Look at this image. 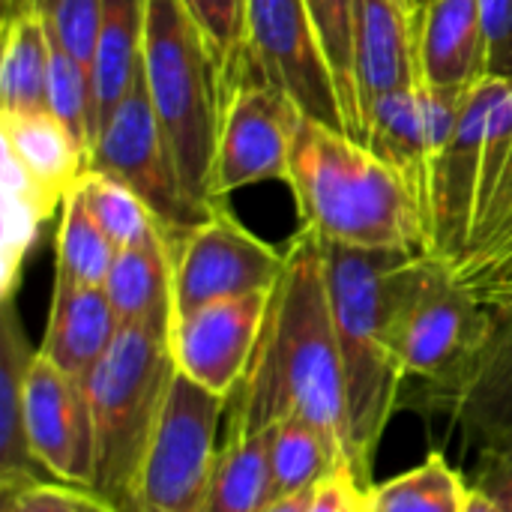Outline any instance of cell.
<instances>
[{"mask_svg": "<svg viewBox=\"0 0 512 512\" xmlns=\"http://www.w3.org/2000/svg\"><path fill=\"white\" fill-rule=\"evenodd\" d=\"M462 512H501L480 489H474L471 486V492H468V501H465V510Z\"/></svg>", "mask_w": 512, "mask_h": 512, "instance_id": "obj_40", "label": "cell"}, {"mask_svg": "<svg viewBox=\"0 0 512 512\" xmlns=\"http://www.w3.org/2000/svg\"><path fill=\"white\" fill-rule=\"evenodd\" d=\"M402 3H405V6H411V3H408V0H402Z\"/></svg>", "mask_w": 512, "mask_h": 512, "instance_id": "obj_43", "label": "cell"}, {"mask_svg": "<svg viewBox=\"0 0 512 512\" xmlns=\"http://www.w3.org/2000/svg\"><path fill=\"white\" fill-rule=\"evenodd\" d=\"M3 512H78V501L72 486L42 480L3 489Z\"/></svg>", "mask_w": 512, "mask_h": 512, "instance_id": "obj_34", "label": "cell"}, {"mask_svg": "<svg viewBox=\"0 0 512 512\" xmlns=\"http://www.w3.org/2000/svg\"><path fill=\"white\" fill-rule=\"evenodd\" d=\"M297 417L333 450L348 453V393L330 309L324 240L300 228L285 249V270L270 294L249 372L228 399L225 438H246Z\"/></svg>", "mask_w": 512, "mask_h": 512, "instance_id": "obj_1", "label": "cell"}, {"mask_svg": "<svg viewBox=\"0 0 512 512\" xmlns=\"http://www.w3.org/2000/svg\"><path fill=\"white\" fill-rule=\"evenodd\" d=\"M465 96L468 90L453 93L426 84H411L381 96L366 111L360 144H366L393 171L405 177V183L420 198L423 210L435 159L459 123Z\"/></svg>", "mask_w": 512, "mask_h": 512, "instance_id": "obj_15", "label": "cell"}, {"mask_svg": "<svg viewBox=\"0 0 512 512\" xmlns=\"http://www.w3.org/2000/svg\"><path fill=\"white\" fill-rule=\"evenodd\" d=\"M90 168L111 174L114 180L126 183L138 198H144V204L168 231L171 246H177L186 231L198 228L219 210L198 204L186 192L168 141L159 129L144 69H138L126 96L102 120L90 147Z\"/></svg>", "mask_w": 512, "mask_h": 512, "instance_id": "obj_9", "label": "cell"}, {"mask_svg": "<svg viewBox=\"0 0 512 512\" xmlns=\"http://www.w3.org/2000/svg\"><path fill=\"white\" fill-rule=\"evenodd\" d=\"M39 348L30 345L15 297L0 312V489L42 483L48 474L30 453L24 429V384Z\"/></svg>", "mask_w": 512, "mask_h": 512, "instance_id": "obj_22", "label": "cell"}, {"mask_svg": "<svg viewBox=\"0 0 512 512\" xmlns=\"http://www.w3.org/2000/svg\"><path fill=\"white\" fill-rule=\"evenodd\" d=\"M120 321L105 288L54 276L51 309L39 354L75 381H87L111 348Z\"/></svg>", "mask_w": 512, "mask_h": 512, "instance_id": "obj_20", "label": "cell"}, {"mask_svg": "<svg viewBox=\"0 0 512 512\" xmlns=\"http://www.w3.org/2000/svg\"><path fill=\"white\" fill-rule=\"evenodd\" d=\"M36 3L45 12L54 42L90 69L99 39L102 0H36Z\"/></svg>", "mask_w": 512, "mask_h": 512, "instance_id": "obj_32", "label": "cell"}, {"mask_svg": "<svg viewBox=\"0 0 512 512\" xmlns=\"http://www.w3.org/2000/svg\"><path fill=\"white\" fill-rule=\"evenodd\" d=\"M480 453H489V456H498V459H507L512 462V423L498 429L489 441H483Z\"/></svg>", "mask_w": 512, "mask_h": 512, "instance_id": "obj_37", "label": "cell"}, {"mask_svg": "<svg viewBox=\"0 0 512 512\" xmlns=\"http://www.w3.org/2000/svg\"><path fill=\"white\" fill-rule=\"evenodd\" d=\"M306 512H369V489L351 471H336L315 486Z\"/></svg>", "mask_w": 512, "mask_h": 512, "instance_id": "obj_35", "label": "cell"}, {"mask_svg": "<svg viewBox=\"0 0 512 512\" xmlns=\"http://www.w3.org/2000/svg\"><path fill=\"white\" fill-rule=\"evenodd\" d=\"M420 84L465 93L489 78L480 0H429L414 6Z\"/></svg>", "mask_w": 512, "mask_h": 512, "instance_id": "obj_18", "label": "cell"}, {"mask_svg": "<svg viewBox=\"0 0 512 512\" xmlns=\"http://www.w3.org/2000/svg\"><path fill=\"white\" fill-rule=\"evenodd\" d=\"M486 309L492 312L489 336L471 363L444 387L411 393L414 399L402 402V408L447 417L462 441L477 450L512 423V276L489 297Z\"/></svg>", "mask_w": 512, "mask_h": 512, "instance_id": "obj_14", "label": "cell"}, {"mask_svg": "<svg viewBox=\"0 0 512 512\" xmlns=\"http://www.w3.org/2000/svg\"><path fill=\"white\" fill-rule=\"evenodd\" d=\"M426 255L402 249H354L324 243L327 291L348 393L351 474L372 489V468L390 417L408 384L402 366V318Z\"/></svg>", "mask_w": 512, "mask_h": 512, "instance_id": "obj_2", "label": "cell"}, {"mask_svg": "<svg viewBox=\"0 0 512 512\" xmlns=\"http://www.w3.org/2000/svg\"><path fill=\"white\" fill-rule=\"evenodd\" d=\"M81 192L99 228L114 243V249H129V246L150 243L156 237H168V231L162 228L156 213L144 204V198H138L126 183L114 180L111 174L87 168L81 177Z\"/></svg>", "mask_w": 512, "mask_h": 512, "instance_id": "obj_30", "label": "cell"}, {"mask_svg": "<svg viewBox=\"0 0 512 512\" xmlns=\"http://www.w3.org/2000/svg\"><path fill=\"white\" fill-rule=\"evenodd\" d=\"M492 312L453 276V270L426 255L420 282L402 318V366L417 381L411 393L438 390L453 381L489 336Z\"/></svg>", "mask_w": 512, "mask_h": 512, "instance_id": "obj_10", "label": "cell"}, {"mask_svg": "<svg viewBox=\"0 0 512 512\" xmlns=\"http://www.w3.org/2000/svg\"><path fill=\"white\" fill-rule=\"evenodd\" d=\"M354 72L363 120L369 105L381 96L420 84L411 6H405L402 0H360Z\"/></svg>", "mask_w": 512, "mask_h": 512, "instance_id": "obj_19", "label": "cell"}, {"mask_svg": "<svg viewBox=\"0 0 512 512\" xmlns=\"http://www.w3.org/2000/svg\"><path fill=\"white\" fill-rule=\"evenodd\" d=\"M306 6H309L321 51L327 57V66L339 90L348 135L363 141V114H360V96H357V72H354L360 0H306Z\"/></svg>", "mask_w": 512, "mask_h": 512, "instance_id": "obj_29", "label": "cell"}, {"mask_svg": "<svg viewBox=\"0 0 512 512\" xmlns=\"http://www.w3.org/2000/svg\"><path fill=\"white\" fill-rule=\"evenodd\" d=\"M486 45H489V78L512 84V0H480Z\"/></svg>", "mask_w": 512, "mask_h": 512, "instance_id": "obj_33", "label": "cell"}, {"mask_svg": "<svg viewBox=\"0 0 512 512\" xmlns=\"http://www.w3.org/2000/svg\"><path fill=\"white\" fill-rule=\"evenodd\" d=\"M510 273H512V261L507 264V267H504V270H501V273H498V276H495V279H492V282H489V285H486V288H483V291H480V294H477V300L486 306V300H489V297H492V294H495V291L504 285V279H507Z\"/></svg>", "mask_w": 512, "mask_h": 512, "instance_id": "obj_41", "label": "cell"}, {"mask_svg": "<svg viewBox=\"0 0 512 512\" xmlns=\"http://www.w3.org/2000/svg\"><path fill=\"white\" fill-rule=\"evenodd\" d=\"M408 3H411V9H414V6H423V3H429V0H408Z\"/></svg>", "mask_w": 512, "mask_h": 512, "instance_id": "obj_42", "label": "cell"}, {"mask_svg": "<svg viewBox=\"0 0 512 512\" xmlns=\"http://www.w3.org/2000/svg\"><path fill=\"white\" fill-rule=\"evenodd\" d=\"M207 39L228 90L237 78L255 75L246 54V0H180Z\"/></svg>", "mask_w": 512, "mask_h": 512, "instance_id": "obj_31", "label": "cell"}, {"mask_svg": "<svg viewBox=\"0 0 512 512\" xmlns=\"http://www.w3.org/2000/svg\"><path fill=\"white\" fill-rule=\"evenodd\" d=\"M117 249L108 240V234L99 228L96 216L90 213L81 180L66 195L60 207V225H57V279H69L78 285H105V276L111 270Z\"/></svg>", "mask_w": 512, "mask_h": 512, "instance_id": "obj_28", "label": "cell"}, {"mask_svg": "<svg viewBox=\"0 0 512 512\" xmlns=\"http://www.w3.org/2000/svg\"><path fill=\"white\" fill-rule=\"evenodd\" d=\"M75 501H78V512H117L108 501L96 498L87 489H75Z\"/></svg>", "mask_w": 512, "mask_h": 512, "instance_id": "obj_39", "label": "cell"}, {"mask_svg": "<svg viewBox=\"0 0 512 512\" xmlns=\"http://www.w3.org/2000/svg\"><path fill=\"white\" fill-rule=\"evenodd\" d=\"M273 501L270 429L222 438L210 483V512H261Z\"/></svg>", "mask_w": 512, "mask_h": 512, "instance_id": "obj_25", "label": "cell"}, {"mask_svg": "<svg viewBox=\"0 0 512 512\" xmlns=\"http://www.w3.org/2000/svg\"><path fill=\"white\" fill-rule=\"evenodd\" d=\"M429 255L474 297L512 261V84L483 78L435 159L426 195Z\"/></svg>", "mask_w": 512, "mask_h": 512, "instance_id": "obj_3", "label": "cell"}, {"mask_svg": "<svg viewBox=\"0 0 512 512\" xmlns=\"http://www.w3.org/2000/svg\"><path fill=\"white\" fill-rule=\"evenodd\" d=\"M300 105L276 84L243 75L231 84L213 159V201L267 180H288V162L300 129Z\"/></svg>", "mask_w": 512, "mask_h": 512, "instance_id": "obj_11", "label": "cell"}, {"mask_svg": "<svg viewBox=\"0 0 512 512\" xmlns=\"http://www.w3.org/2000/svg\"><path fill=\"white\" fill-rule=\"evenodd\" d=\"M51 27L36 0H6L0 33V111L48 108Z\"/></svg>", "mask_w": 512, "mask_h": 512, "instance_id": "obj_23", "label": "cell"}, {"mask_svg": "<svg viewBox=\"0 0 512 512\" xmlns=\"http://www.w3.org/2000/svg\"><path fill=\"white\" fill-rule=\"evenodd\" d=\"M285 183L300 228L324 243L429 255L420 198L399 171L348 132L303 114Z\"/></svg>", "mask_w": 512, "mask_h": 512, "instance_id": "obj_4", "label": "cell"}, {"mask_svg": "<svg viewBox=\"0 0 512 512\" xmlns=\"http://www.w3.org/2000/svg\"><path fill=\"white\" fill-rule=\"evenodd\" d=\"M228 399L177 372L135 495L123 512H210V483Z\"/></svg>", "mask_w": 512, "mask_h": 512, "instance_id": "obj_8", "label": "cell"}, {"mask_svg": "<svg viewBox=\"0 0 512 512\" xmlns=\"http://www.w3.org/2000/svg\"><path fill=\"white\" fill-rule=\"evenodd\" d=\"M141 69L186 192L210 210L225 207L210 186L228 81L180 0H147Z\"/></svg>", "mask_w": 512, "mask_h": 512, "instance_id": "obj_5", "label": "cell"}, {"mask_svg": "<svg viewBox=\"0 0 512 512\" xmlns=\"http://www.w3.org/2000/svg\"><path fill=\"white\" fill-rule=\"evenodd\" d=\"M3 141V261L21 267L39 225L60 213L66 195L90 168L87 150L48 111H0Z\"/></svg>", "mask_w": 512, "mask_h": 512, "instance_id": "obj_7", "label": "cell"}, {"mask_svg": "<svg viewBox=\"0 0 512 512\" xmlns=\"http://www.w3.org/2000/svg\"><path fill=\"white\" fill-rule=\"evenodd\" d=\"M144 15L147 0H102L99 39L90 66L93 102H96V132L111 108L126 96L138 69L144 45Z\"/></svg>", "mask_w": 512, "mask_h": 512, "instance_id": "obj_24", "label": "cell"}, {"mask_svg": "<svg viewBox=\"0 0 512 512\" xmlns=\"http://www.w3.org/2000/svg\"><path fill=\"white\" fill-rule=\"evenodd\" d=\"M105 294L120 327H150L171 336L174 330V246L156 237L141 246L117 249L105 276Z\"/></svg>", "mask_w": 512, "mask_h": 512, "instance_id": "obj_21", "label": "cell"}, {"mask_svg": "<svg viewBox=\"0 0 512 512\" xmlns=\"http://www.w3.org/2000/svg\"><path fill=\"white\" fill-rule=\"evenodd\" d=\"M471 486L447 462L432 453L417 468L369 489V512H462Z\"/></svg>", "mask_w": 512, "mask_h": 512, "instance_id": "obj_27", "label": "cell"}, {"mask_svg": "<svg viewBox=\"0 0 512 512\" xmlns=\"http://www.w3.org/2000/svg\"><path fill=\"white\" fill-rule=\"evenodd\" d=\"M246 54L252 72L285 90L306 117L348 132L306 0H246Z\"/></svg>", "mask_w": 512, "mask_h": 512, "instance_id": "obj_12", "label": "cell"}, {"mask_svg": "<svg viewBox=\"0 0 512 512\" xmlns=\"http://www.w3.org/2000/svg\"><path fill=\"white\" fill-rule=\"evenodd\" d=\"M24 429L39 468L63 486H93V414L84 381L69 378L39 351L24 384Z\"/></svg>", "mask_w": 512, "mask_h": 512, "instance_id": "obj_16", "label": "cell"}, {"mask_svg": "<svg viewBox=\"0 0 512 512\" xmlns=\"http://www.w3.org/2000/svg\"><path fill=\"white\" fill-rule=\"evenodd\" d=\"M270 459H273V498L300 495L315 489L336 471H348L345 459L333 444L309 423L288 417L270 426Z\"/></svg>", "mask_w": 512, "mask_h": 512, "instance_id": "obj_26", "label": "cell"}, {"mask_svg": "<svg viewBox=\"0 0 512 512\" xmlns=\"http://www.w3.org/2000/svg\"><path fill=\"white\" fill-rule=\"evenodd\" d=\"M312 492L315 489H306V492L288 495V498H276L273 504H267L261 512H306L309 510V501H312Z\"/></svg>", "mask_w": 512, "mask_h": 512, "instance_id": "obj_38", "label": "cell"}, {"mask_svg": "<svg viewBox=\"0 0 512 512\" xmlns=\"http://www.w3.org/2000/svg\"><path fill=\"white\" fill-rule=\"evenodd\" d=\"M270 294L231 297L180 315L171 330L177 372L207 393L231 399L255 357Z\"/></svg>", "mask_w": 512, "mask_h": 512, "instance_id": "obj_17", "label": "cell"}, {"mask_svg": "<svg viewBox=\"0 0 512 512\" xmlns=\"http://www.w3.org/2000/svg\"><path fill=\"white\" fill-rule=\"evenodd\" d=\"M282 270L285 249L264 243L219 207L174 246V312L180 318L207 303L267 294Z\"/></svg>", "mask_w": 512, "mask_h": 512, "instance_id": "obj_13", "label": "cell"}, {"mask_svg": "<svg viewBox=\"0 0 512 512\" xmlns=\"http://www.w3.org/2000/svg\"><path fill=\"white\" fill-rule=\"evenodd\" d=\"M471 486L480 489L501 512H512V462L480 453L477 477Z\"/></svg>", "mask_w": 512, "mask_h": 512, "instance_id": "obj_36", "label": "cell"}, {"mask_svg": "<svg viewBox=\"0 0 512 512\" xmlns=\"http://www.w3.org/2000/svg\"><path fill=\"white\" fill-rule=\"evenodd\" d=\"M174 378L171 336L150 327H120L84 381L93 414L90 492L117 512L135 495Z\"/></svg>", "mask_w": 512, "mask_h": 512, "instance_id": "obj_6", "label": "cell"}]
</instances>
